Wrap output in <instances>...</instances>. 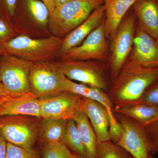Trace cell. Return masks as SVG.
Wrapping results in <instances>:
<instances>
[{
    "instance_id": "cell-1",
    "label": "cell",
    "mask_w": 158,
    "mask_h": 158,
    "mask_svg": "<svg viewBox=\"0 0 158 158\" xmlns=\"http://www.w3.org/2000/svg\"><path fill=\"white\" fill-rule=\"evenodd\" d=\"M158 81V65L144 66L130 60L111 82L108 95L114 106L138 103L150 85Z\"/></svg>"
},
{
    "instance_id": "cell-2",
    "label": "cell",
    "mask_w": 158,
    "mask_h": 158,
    "mask_svg": "<svg viewBox=\"0 0 158 158\" xmlns=\"http://www.w3.org/2000/svg\"><path fill=\"white\" fill-rule=\"evenodd\" d=\"M104 4V0H70L56 6L49 20L52 33L63 38Z\"/></svg>"
},
{
    "instance_id": "cell-3",
    "label": "cell",
    "mask_w": 158,
    "mask_h": 158,
    "mask_svg": "<svg viewBox=\"0 0 158 158\" xmlns=\"http://www.w3.org/2000/svg\"><path fill=\"white\" fill-rule=\"evenodd\" d=\"M62 38L52 36L36 39L21 35L4 43L7 53L32 62L45 61L60 52Z\"/></svg>"
},
{
    "instance_id": "cell-4",
    "label": "cell",
    "mask_w": 158,
    "mask_h": 158,
    "mask_svg": "<svg viewBox=\"0 0 158 158\" xmlns=\"http://www.w3.org/2000/svg\"><path fill=\"white\" fill-rule=\"evenodd\" d=\"M29 79L31 92L39 99L67 91V78L57 63L33 62Z\"/></svg>"
},
{
    "instance_id": "cell-5",
    "label": "cell",
    "mask_w": 158,
    "mask_h": 158,
    "mask_svg": "<svg viewBox=\"0 0 158 158\" xmlns=\"http://www.w3.org/2000/svg\"><path fill=\"white\" fill-rule=\"evenodd\" d=\"M56 63L69 80L108 93L111 83L109 78L111 77L103 64L89 60L71 59H63Z\"/></svg>"
},
{
    "instance_id": "cell-6",
    "label": "cell",
    "mask_w": 158,
    "mask_h": 158,
    "mask_svg": "<svg viewBox=\"0 0 158 158\" xmlns=\"http://www.w3.org/2000/svg\"><path fill=\"white\" fill-rule=\"evenodd\" d=\"M39 119L26 115L0 116V135L7 142L34 149L39 135Z\"/></svg>"
},
{
    "instance_id": "cell-7",
    "label": "cell",
    "mask_w": 158,
    "mask_h": 158,
    "mask_svg": "<svg viewBox=\"0 0 158 158\" xmlns=\"http://www.w3.org/2000/svg\"><path fill=\"white\" fill-rule=\"evenodd\" d=\"M135 16V14L125 15L112 39L109 66L111 82L127 62L132 49L136 29Z\"/></svg>"
},
{
    "instance_id": "cell-8",
    "label": "cell",
    "mask_w": 158,
    "mask_h": 158,
    "mask_svg": "<svg viewBox=\"0 0 158 158\" xmlns=\"http://www.w3.org/2000/svg\"><path fill=\"white\" fill-rule=\"evenodd\" d=\"M33 63L11 55L3 59L0 81L9 93L19 95L31 92L29 78Z\"/></svg>"
},
{
    "instance_id": "cell-9",
    "label": "cell",
    "mask_w": 158,
    "mask_h": 158,
    "mask_svg": "<svg viewBox=\"0 0 158 158\" xmlns=\"http://www.w3.org/2000/svg\"><path fill=\"white\" fill-rule=\"evenodd\" d=\"M113 114L123 128L122 136L117 144L133 158H149L152 154L150 145L142 125L120 113Z\"/></svg>"
},
{
    "instance_id": "cell-10",
    "label": "cell",
    "mask_w": 158,
    "mask_h": 158,
    "mask_svg": "<svg viewBox=\"0 0 158 158\" xmlns=\"http://www.w3.org/2000/svg\"><path fill=\"white\" fill-rule=\"evenodd\" d=\"M104 22L92 31L80 45L62 56L63 59L103 61L109 56Z\"/></svg>"
},
{
    "instance_id": "cell-11",
    "label": "cell",
    "mask_w": 158,
    "mask_h": 158,
    "mask_svg": "<svg viewBox=\"0 0 158 158\" xmlns=\"http://www.w3.org/2000/svg\"><path fill=\"white\" fill-rule=\"evenodd\" d=\"M82 97L64 91L55 96L40 99L41 118H53L68 120L73 119L76 112L80 110Z\"/></svg>"
},
{
    "instance_id": "cell-12",
    "label": "cell",
    "mask_w": 158,
    "mask_h": 158,
    "mask_svg": "<svg viewBox=\"0 0 158 158\" xmlns=\"http://www.w3.org/2000/svg\"><path fill=\"white\" fill-rule=\"evenodd\" d=\"M131 60L144 66L158 65L156 40L138 26L136 29Z\"/></svg>"
},
{
    "instance_id": "cell-13",
    "label": "cell",
    "mask_w": 158,
    "mask_h": 158,
    "mask_svg": "<svg viewBox=\"0 0 158 158\" xmlns=\"http://www.w3.org/2000/svg\"><path fill=\"white\" fill-rule=\"evenodd\" d=\"M80 110L88 117L98 143L110 141L108 135L110 117L104 106L96 101L82 97Z\"/></svg>"
},
{
    "instance_id": "cell-14",
    "label": "cell",
    "mask_w": 158,
    "mask_h": 158,
    "mask_svg": "<svg viewBox=\"0 0 158 158\" xmlns=\"http://www.w3.org/2000/svg\"><path fill=\"white\" fill-rule=\"evenodd\" d=\"M104 5L99 7L86 20L62 38L60 52L62 56L71 49L80 45L104 19Z\"/></svg>"
},
{
    "instance_id": "cell-15",
    "label": "cell",
    "mask_w": 158,
    "mask_h": 158,
    "mask_svg": "<svg viewBox=\"0 0 158 158\" xmlns=\"http://www.w3.org/2000/svg\"><path fill=\"white\" fill-rule=\"evenodd\" d=\"M17 115L41 118L39 99L29 92L11 97L0 105V116Z\"/></svg>"
},
{
    "instance_id": "cell-16",
    "label": "cell",
    "mask_w": 158,
    "mask_h": 158,
    "mask_svg": "<svg viewBox=\"0 0 158 158\" xmlns=\"http://www.w3.org/2000/svg\"><path fill=\"white\" fill-rule=\"evenodd\" d=\"M138 26L157 39L158 38V5L156 0H137L132 6Z\"/></svg>"
},
{
    "instance_id": "cell-17",
    "label": "cell",
    "mask_w": 158,
    "mask_h": 158,
    "mask_svg": "<svg viewBox=\"0 0 158 158\" xmlns=\"http://www.w3.org/2000/svg\"><path fill=\"white\" fill-rule=\"evenodd\" d=\"M137 0H104L105 33L113 39L127 12Z\"/></svg>"
},
{
    "instance_id": "cell-18",
    "label": "cell",
    "mask_w": 158,
    "mask_h": 158,
    "mask_svg": "<svg viewBox=\"0 0 158 158\" xmlns=\"http://www.w3.org/2000/svg\"><path fill=\"white\" fill-rule=\"evenodd\" d=\"M73 119L76 123L80 139L87 151L88 158H97L98 142L88 117L79 110L76 112Z\"/></svg>"
},
{
    "instance_id": "cell-19",
    "label": "cell",
    "mask_w": 158,
    "mask_h": 158,
    "mask_svg": "<svg viewBox=\"0 0 158 158\" xmlns=\"http://www.w3.org/2000/svg\"><path fill=\"white\" fill-rule=\"evenodd\" d=\"M66 85L67 91L78 94L83 98L96 101L103 105L107 110L110 117V121L113 122L116 121V118L113 112L114 106L110 101L107 93L82 83H76L67 78Z\"/></svg>"
},
{
    "instance_id": "cell-20",
    "label": "cell",
    "mask_w": 158,
    "mask_h": 158,
    "mask_svg": "<svg viewBox=\"0 0 158 158\" xmlns=\"http://www.w3.org/2000/svg\"><path fill=\"white\" fill-rule=\"evenodd\" d=\"M39 135L43 144L62 142L67 120L53 118H41Z\"/></svg>"
},
{
    "instance_id": "cell-21",
    "label": "cell",
    "mask_w": 158,
    "mask_h": 158,
    "mask_svg": "<svg viewBox=\"0 0 158 158\" xmlns=\"http://www.w3.org/2000/svg\"><path fill=\"white\" fill-rule=\"evenodd\" d=\"M113 112L127 116L141 124H143L156 116L158 113V107L137 103L121 106H114Z\"/></svg>"
},
{
    "instance_id": "cell-22",
    "label": "cell",
    "mask_w": 158,
    "mask_h": 158,
    "mask_svg": "<svg viewBox=\"0 0 158 158\" xmlns=\"http://www.w3.org/2000/svg\"><path fill=\"white\" fill-rule=\"evenodd\" d=\"M62 142L77 156L88 158L87 151L80 139L76 123L73 119L67 120Z\"/></svg>"
},
{
    "instance_id": "cell-23",
    "label": "cell",
    "mask_w": 158,
    "mask_h": 158,
    "mask_svg": "<svg viewBox=\"0 0 158 158\" xmlns=\"http://www.w3.org/2000/svg\"><path fill=\"white\" fill-rule=\"evenodd\" d=\"M97 158H133L129 153L110 141L98 143Z\"/></svg>"
},
{
    "instance_id": "cell-24",
    "label": "cell",
    "mask_w": 158,
    "mask_h": 158,
    "mask_svg": "<svg viewBox=\"0 0 158 158\" xmlns=\"http://www.w3.org/2000/svg\"><path fill=\"white\" fill-rule=\"evenodd\" d=\"M29 11L38 24L45 26L48 23L50 13L46 5L39 0H26Z\"/></svg>"
},
{
    "instance_id": "cell-25",
    "label": "cell",
    "mask_w": 158,
    "mask_h": 158,
    "mask_svg": "<svg viewBox=\"0 0 158 158\" xmlns=\"http://www.w3.org/2000/svg\"><path fill=\"white\" fill-rule=\"evenodd\" d=\"M73 152L63 142L43 144L41 158H75Z\"/></svg>"
},
{
    "instance_id": "cell-26",
    "label": "cell",
    "mask_w": 158,
    "mask_h": 158,
    "mask_svg": "<svg viewBox=\"0 0 158 158\" xmlns=\"http://www.w3.org/2000/svg\"><path fill=\"white\" fill-rule=\"evenodd\" d=\"M141 125L149 141L151 153H158V113L151 120Z\"/></svg>"
},
{
    "instance_id": "cell-27",
    "label": "cell",
    "mask_w": 158,
    "mask_h": 158,
    "mask_svg": "<svg viewBox=\"0 0 158 158\" xmlns=\"http://www.w3.org/2000/svg\"><path fill=\"white\" fill-rule=\"evenodd\" d=\"M6 158H41L34 149H28L7 142Z\"/></svg>"
},
{
    "instance_id": "cell-28",
    "label": "cell",
    "mask_w": 158,
    "mask_h": 158,
    "mask_svg": "<svg viewBox=\"0 0 158 158\" xmlns=\"http://www.w3.org/2000/svg\"><path fill=\"white\" fill-rule=\"evenodd\" d=\"M138 103L158 107V81L145 90Z\"/></svg>"
},
{
    "instance_id": "cell-29",
    "label": "cell",
    "mask_w": 158,
    "mask_h": 158,
    "mask_svg": "<svg viewBox=\"0 0 158 158\" xmlns=\"http://www.w3.org/2000/svg\"><path fill=\"white\" fill-rule=\"evenodd\" d=\"M123 134V128L119 122L116 119L114 122L110 121L108 135L110 141L115 144H117Z\"/></svg>"
},
{
    "instance_id": "cell-30",
    "label": "cell",
    "mask_w": 158,
    "mask_h": 158,
    "mask_svg": "<svg viewBox=\"0 0 158 158\" xmlns=\"http://www.w3.org/2000/svg\"><path fill=\"white\" fill-rule=\"evenodd\" d=\"M11 31L6 23L0 18V41H3L10 36Z\"/></svg>"
},
{
    "instance_id": "cell-31",
    "label": "cell",
    "mask_w": 158,
    "mask_h": 158,
    "mask_svg": "<svg viewBox=\"0 0 158 158\" xmlns=\"http://www.w3.org/2000/svg\"><path fill=\"white\" fill-rule=\"evenodd\" d=\"M6 11L10 15H13L16 9L17 0H2Z\"/></svg>"
},
{
    "instance_id": "cell-32",
    "label": "cell",
    "mask_w": 158,
    "mask_h": 158,
    "mask_svg": "<svg viewBox=\"0 0 158 158\" xmlns=\"http://www.w3.org/2000/svg\"><path fill=\"white\" fill-rule=\"evenodd\" d=\"M16 96L9 93L0 81V105L11 97Z\"/></svg>"
},
{
    "instance_id": "cell-33",
    "label": "cell",
    "mask_w": 158,
    "mask_h": 158,
    "mask_svg": "<svg viewBox=\"0 0 158 158\" xmlns=\"http://www.w3.org/2000/svg\"><path fill=\"white\" fill-rule=\"evenodd\" d=\"M7 142L0 135V158H6Z\"/></svg>"
},
{
    "instance_id": "cell-34",
    "label": "cell",
    "mask_w": 158,
    "mask_h": 158,
    "mask_svg": "<svg viewBox=\"0 0 158 158\" xmlns=\"http://www.w3.org/2000/svg\"><path fill=\"white\" fill-rule=\"evenodd\" d=\"M41 1L47 6L50 14L52 13L56 8V5L54 0H41Z\"/></svg>"
},
{
    "instance_id": "cell-35",
    "label": "cell",
    "mask_w": 158,
    "mask_h": 158,
    "mask_svg": "<svg viewBox=\"0 0 158 158\" xmlns=\"http://www.w3.org/2000/svg\"><path fill=\"white\" fill-rule=\"evenodd\" d=\"M54 1L56 7V6H59V5L63 4V3L66 2L70 1V0H54Z\"/></svg>"
},
{
    "instance_id": "cell-36",
    "label": "cell",
    "mask_w": 158,
    "mask_h": 158,
    "mask_svg": "<svg viewBox=\"0 0 158 158\" xmlns=\"http://www.w3.org/2000/svg\"><path fill=\"white\" fill-rule=\"evenodd\" d=\"M75 158H82L81 157L79 156H77V155L75 154Z\"/></svg>"
},
{
    "instance_id": "cell-37",
    "label": "cell",
    "mask_w": 158,
    "mask_h": 158,
    "mask_svg": "<svg viewBox=\"0 0 158 158\" xmlns=\"http://www.w3.org/2000/svg\"><path fill=\"white\" fill-rule=\"evenodd\" d=\"M149 158H154V157L151 155H150L149 156Z\"/></svg>"
},
{
    "instance_id": "cell-38",
    "label": "cell",
    "mask_w": 158,
    "mask_h": 158,
    "mask_svg": "<svg viewBox=\"0 0 158 158\" xmlns=\"http://www.w3.org/2000/svg\"><path fill=\"white\" fill-rule=\"evenodd\" d=\"M156 40L157 43L158 44V38H157V39H156Z\"/></svg>"
},
{
    "instance_id": "cell-39",
    "label": "cell",
    "mask_w": 158,
    "mask_h": 158,
    "mask_svg": "<svg viewBox=\"0 0 158 158\" xmlns=\"http://www.w3.org/2000/svg\"><path fill=\"white\" fill-rule=\"evenodd\" d=\"M156 2L157 3L158 5V0H156Z\"/></svg>"
}]
</instances>
